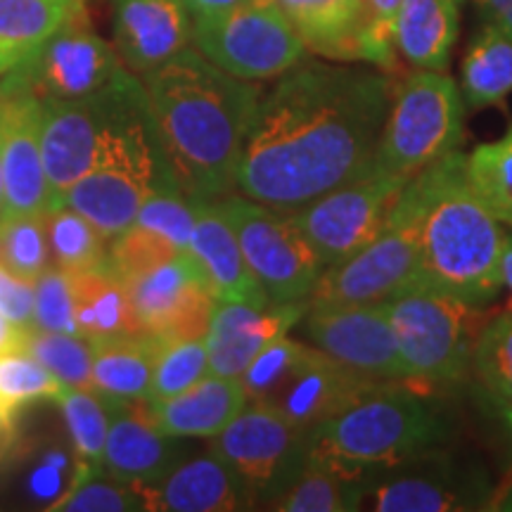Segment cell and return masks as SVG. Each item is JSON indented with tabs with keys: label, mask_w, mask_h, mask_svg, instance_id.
I'll use <instances>...</instances> for the list:
<instances>
[{
	"label": "cell",
	"mask_w": 512,
	"mask_h": 512,
	"mask_svg": "<svg viewBox=\"0 0 512 512\" xmlns=\"http://www.w3.org/2000/svg\"><path fill=\"white\" fill-rule=\"evenodd\" d=\"M392 98L375 69L302 60L259 95L235 188L297 209L351 181L373 164Z\"/></svg>",
	"instance_id": "6da1fadb"
},
{
	"label": "cell",
	"mask_w": 512,
	"mask_h": 512,
	"mask_svg": "<svg viewBox=\"0 0 512 512\" xmlns=\"http://www.w3.org/2000/svg\"><path fill=\"white\" fill-rule=\"evenodd\" d=\"M166 162L190 200L230 195L261 88L185 48L140 76Z\"/></svg>",
	"instance_id": "7a4b0ae2"
},
{
	"label": "cell",
	"mask_w": 512,
	"mask_h": 512,
	"mask_svg": "<svg viewBox=\"0 0 512 512\" xmlns=\"http://www.w3.org/2000/svg\"><path fill=\"white\" fill-rule=\"evenodd\" d=\"M41 152L53 207L76 181L98 171H131L176 183L150 98L133 72L86 98L43 105Z\"/></svg>",
	"instance_id": "3957f363"
},
{
	"label": "cell",
	"mask_w": 512,
	"mask_h": 512,
	"mask_svg": "<svg viewBox=\"0 0 512 512\" xmlns=\"http://www.w3.org/2000/svg\"><path fill=\"white\" fill-rule=\"evenodd\" d=\"M418 216L420 285L486 306L503 290L508 235L479 200L465 174V155L451 152L403 185Z\"/></svg>",
	"instance_id": "277c9868"
},
{
	"label": "cell",
	"mask_w": 512,
	"mask_h": 512,
	"mask_svg": "<svg viewBox=\"0 0 512 512\" xmlns=\"http://www.w3.org/2000/svg\"><path fill=\"white\" fill-rule=\"evenodd\" d=\"M377 382L313 430L309 463L373 484L403 463L439 451L448 422L418 382Z\"/></svg>",
	"instance_id": "5b68a950"
},
{
	"label": "cell",
	"mask_w": 512,
	"mask_h": 512,
	"mask_svg": "<svg viewBox=\"0 0 512 512\" xmlns=\"http://www.w3.org/2000/svg\"><path fill=\"white\" fill-rule=\"evenodd\" d=\"M240 380L249 401L264 403L306 430H316L377 384L313 344L287 335L268 344Z\"/></svg>",
	"instance_id": "8992f818"
},
{
	"label": "cell",
	"mask_w": 512,
	"mask_h": 512,
	"mask_svg": "<svg viewBox=\"0 0 512 512\" xmlns=\"http://www.w3.org/2000/svg\"><path fill=\"white\" fill-rule=\"evenodd\" d=\"M465 131V100L444 72L415 69L394 91L373 164L382 174L411 181L458 150Z\"/></svg>",
	"instance_id": "52a82bcc"
},
{
	"label": "cell",
	"mask_w": 512,
	"mask_h": 512,
	"mask_svg": "<svg viewBox=\"0 0 512 512\" xmlns=\"http://www.w3.org/2000/svg\"><path fill=\"white\" fill-rule=\"evenodd\" d=\"M408 380L451 384L463 380L475 354V306L415 285L384 302Z\"/></svg>",
	"instance_id": "ba28073f"
},
{
	"label": "cell",
	"mask_w": 512,
	"mask_h": 512,
	"mask_svg": "<svg viewBox=\"0 0 512 512\" xmlns=\"http://www.w3.org/2000/svg\"><path fill=\"white\" fill-rule=\"evenodd\" d=\"M415 285H420L418 216L401 190L377 238L349 259L323 268L309 309L389 302Z\"/></svg>",
	"instance_id": "9c48e42d"
},
{
	"label": "cell",
	"mask_w": 512,
	"mask_h": 512,
	"mask_svg": "<svg viewBox=\"0 0 512 512\" xmlns=\"http://www.w3.org/2000/svg\"><path fill=\"white\" fill-rule=\"evenodd\" d=\"M192 43L209 62L245 81L278 79L309 53L271 0H249L233 10L195 17Z\"/></svg>",
	"instance_id": "30bf717a"
},
{
	"label": "cell",
	"mask_w": 512,
	"mask_h": 512,
	"mask_svg": "<svg viewBox=\"0 0 512 512\" xmlns=\"http://www.w3.org/2000/svg\"><path fill=\"white\" fill-rule=\"evenodd\" d=\"M126 72L117 48L93 29L81 3L46 43L3 74V83L48 105L98 93Z\"/></svg>",
	"instance_id": "8fae6325"
},
{
	"label": "cell",
	"mask_w": 512,
	"mask_h": 512,
	"mask_svg": "<svg viewBox=\"0 0 512 512\" xmlns=\"http://www.w3.org/2000/svg\"><path fill=\"white\" fill-rule=\"evenodd\" d=\"M219 204L271 304L309 302L323 266L302 230L294 226L290 211L233 192Z\"/></svg>",
	"instance_id": "7c38bea8"
},
{
	"label": "cell",
	"mask_w": 512,
	"mask_h": 512,
	"mask_svg": "<svg viewBox=\"0 0 512 512\" xmlns=\"http://www.w3.org/2000/svg\"><path fill=\"white\" fill-rule=\"evenodd\" d=\"M313 430L287 420L259 401H247L226 430L211 437L209 451L235 470L254 503L268 505L304 472Z\"/></svg>",
	"instance_id": "4fadbf2b"
},
{
	"label": "cell",
	"mask_w": 512,
	"mask_h": 512,
	"mask_svg": "<svg viewBox=\"0 0 512 512\" xmlns=\"http://www.w3.org/2000/svg\"><path fill=\"white\" fill-rule=\"evenodd\" d=\"M406 181L370 164L351 181L290 211L320 266L328 268L361 252L384 228Z\"/></svg>",
	"instance_id": "5bb4252c"
},
{
	"label": "cell",
	"mask_w": 512,
	"mask_h": 512,
	"mask_svg": "<svg viewBox=\"0 0 512 512\" xmlns=\"http://www.w3.org/2000/svg\"><path fill=\"white\" fill-rule=\"evenodd\" d=\"M126 287L143 335L157 342L207 335L216 299L192 254H178Z\"/></svg>",
	"instance_id": "9a60e30c"
},
{
	"label": "cell",
	"mask_w": 512,
	"mask_h": 512,
	"mask_svg": "<svg viewBox=\"0 0 512 512\" xmlns=\"http://www.w3.org/2000/svg\"><path fill=\"white\" fill-rule=\"evenodd\" d=\"M304 332L313 347L370 380H408L384 302L309 309Z\"/></svg>",
	"instance_id": "2e32d148"
},
{
	"label": "cell",
	"mask_w": 512,
	"mask_h": 512,
	"mask_svg": "<svg viewBox=\"0 0 512 512\" xmlns=\"http://www.w3.org/2000/svg\"><path fill=\"white\" fill-rule=\"evenodd\" d=\"M43 102L0 81L5 214H46L53 195L41 152Z\"/></svg>",
	"instance_id": "e0dca14e"
},
{
	"label": "cell",
	"mask_w": 512,
	"mask_h": 512,
	"mask_svg": "<svg viewBox=\"0 0 512 512\" xmlns=\"http://www.w3.org/2000/svg\"><path fill=\"white\" fill-rule=\"evenodd\" d=\"M366 501L380 512H453L484 508L486 484L446 463L439 451L375 477Z\"/></svg>",
	"instance_id": "ac0fdd59"
},
{
	"label": "cell",
	"mask_w": 512,
	"mask_h": 512,
	"mask_svg": "<svg viewBox=\"0 0 512 512\" xmlns=\"http://www.w3.org/2000/svg\"><path fill=\"white\" fill-rule=\"evenodd\" d=\"M107 430L102 472L121 482L157 484L181 463L183 444L159 427L147 399H107Z\"/></svg>",
	"instance_id": "d6986e66"
},
{
	"label": "cell",
	"mask_w": 512,
	"mask_h": 512,
	"mask_svg": "<svg viewBox=\"0 0 512 512\" xmlns=\"http://www.w3.org/2000/svg\"><path fill=\"white\" fill-rule=\"evenodd\" d=\"M306 311L309 302L271 304L268 309L238 302H216L204 335L209 373L240 377L268 344L287 335L299 320H304Z\"/></svg>",
	"instance_id": "ffe728a7"
},
{
	"label": "cell",
	"mask_w": 512,
	"mask_h": 512,
	"mask_svg": "<svg viewBox=\"0 0 512 512\" xmlns=\"http://www.w3.org/2000/svg\"><path fill=\"white\" fill-rule=\"evenodd\" d=\"M185 0H114V48L133 74H147L192 41Z\"/></svg>",
	"instance_id": "44dd1931"
},
{
	"label": "cell",
	"mask_w": 512,
	"mask_h": 512,
	"mask_svg": "<svg viewBox=\"0 0 512 512\" xmlns=\"http://www.w3.org/2000/svg\"><path fill=\"white\" fill-rule=\"evenodd\" d=\"M190 254L200 266L216 302H238L256 309L271 306V299L242 254L238 235L223 214L219 200L197 204Z\"/></svg>",
	"instance_id": "7402d4cb"
},
{
	"label": "cell",
	"mask_w": 512,
	"mask_h": 512,
	"mask_svg": "<svg viewBox=\"0 0 512 512\" xmlns=\"http://www.w3.org/2000/svg\"><path fill=\"white\" fill-rule=\"evenodd\" d=\"M252 508H256L254 498L242 479L211 451L183 460L162 482L152 484V510L235 512Z\"/></svg>",
	"instance_id": "603a6c76"
},
{
	"label": "cell",
	"mask_w": 512,
	"mask_h": 512,
	"mask_svg": "<svg viewBox=\"0 0 512 512\" xmlns=\"http://www.w3.org/2000/svg\"><path fill=\"white\" fill-rule=\"evenodd\" d=\"M311 53L332 62H366L363 0H271Z\"/></svg>",
	"instance_id": "cb8c5ba5"
},
{
	"label": "cell",
	"mask_w": 512,
	"mask_h": 512,
	"mask_svg": "<svg viewBox=\"0 0 512 512\" xmlns=\"http://www.w3.org/2000/svg\"><path fill=\"white\" fill-rule=\"evenodd\" d=\"M247 392L240 377L204 375L185 392L152 403L159 427L178 439L216 437L247 406Z\"/></svg>",
	"instance_id": "d4e9b609"
},
{
	"label": "cell",
	"mask_w": 512,
	"mask_h": 512,
	"mask_svg": "<svg viewBox=\"0 0 512 512\" xmlns=\"http://www.w3.org/2000/svg\"><path fill=\"white\" fill-rule=\"evenodd\" d=\"M174 185L176 183L131 174V171H98V174H88L76 181L64 192L60 204L76 209L107 240H114L136 221L147 197L155 195L157 190L174 188Z\"/></svg>",
	"instance_id": "484cf974"
},
{
	"label": "cell",
	"mask_w": 512,
	"mask_h": 512,
	"mask_svg": "<svg viewBox=\"0 0 512 512\" xmlns=\"http://www.w3.org/2000/svg\"><path fill=\"white\" fill-rule=\"evenodd\" d=\"M460 0H403L394 24V46L415 69L446 72L458 38Z\"/></svg>",
	"instance_id": "4316f807"
},
{
	"label": "cell",
	"mask_w": 512,
	"mask_h": 512,
	"mask_svg": "<svg viewBox=\"0 0 512 512\" xmlns=\"http://www.w3.org/2000/svg\"><path fill=\"white\" fill-rule=\"evenodd\" d=\"M69 275L74 285L76 328L83 339L95 344L114 337L143 335L128 287L110 264Z\"/></svg>",
	"instance_id": "83f0119b"
},
{
	"label": "cell",
	"mask_w": 512,
	"mask_h": 512,
	"mask_svg": "<svg viewBox=\"0 0 512 512\" xmlns=\"http://www.w3.org/2000/svg\"><path fill=\"white\" fill-rule=\"evenodd\" d=\"M157 351L159 342L147 335L95 342L91 387L105 399H147Z\"/></svg>",
	"instance_id": "f1b7e54d"
},
{
	"label": "cell",
	"mask_w": 512,
	"mask_h": 512,
	"mask_svg": "<svg viewBox=\"0 0 512 512\" xmlns=\"http://www.w3.org/2000/svg\"><path fill=\"white\" fill-rule=\"evenodd\" d=\"M86 0H0V74L46 43Z\"/></svg>",
	"instance_id": "f546056e"
},
{
	"label": "cell",
	"mask_w": 512,
	"mask_h": 512,
	"mask_svg": "<svg viewBox=\"0 0 512 512\" xmlns=\"http://www.w3.org/2000/svg\"><path fill=\"white\" fill-rule=\"evenodd\" d=\"M460 93L465 107H496L512 93V38L486 27L472 38L460 69Z\"/></svg>",
	"instance_id": "4dcf8cb0"
},
{
	"label": "cell",
	"mask_w": 512,
	"mask_h": 512,
	"mask_svg": "<svg viewBox=\"0 0 512 512\" xmlns=\"http://www.w3.org/2000/svg\"><path fill=\"white\" fill-rule=\"evenodd\" d=\"M370 484L344 477L330 467L306 463L304 472L266 505L280 512H349L366 501Z\"/></svg>",
	"instance_id": "1f68e13d"
},
{
	"label": "cell",
	"mask_w": 512,
	"mask_h": 512,
	"mask_svg": "<svg viewBox=\"0 0 512 512\" xmlns=\"http://www.w3.org/2000/svg\"><path fill=\"white\" fill-rule=\"evenodd\" d=\"M55 401L67 427L69 444L74 446L81 465L91 477L105 475L102 460H105L107 430H110L105 396L88 387H62Z\"/></svg>",
	"instance_id": "d6a6232c"
},
{
	"label": "cell",
	"mask_w": 512,
	"mask_h": 512,
	"mask_svg": "<svg viewBox=\"0 0 512 512\" xmlns=\"http://www.w3.org/2000/svg\"><path fill=\"white\" fill-rule=\"evenodd\" d=\"M50 261L67 273L91 271L107 264L110 240L79 211L57 204L46 211Z\"/></svg>",
	"instance_id": "836d02e7"
},
{
	"label": "cell",
	"mask_w": 512,
	"mask_h": 512,
	"mask_svg": "<svg viewBox=\"0 0 512 512\" xmlns=\"http://www.w3.org/2000/svg\"><path fill=\"white\" fill-rule=\"evenodd\" d=\"M472 368L512 427V311L498 313L479 328Z\"/></svg>",
	"instance_id": "e575fe53"
},
{
	"label": "cell",
	"mask_w": 512,
	"mask_h": 512,
	"mask_svg": "<svg viewBox=\"0 0 512 512\" xmlns=\"http://www.w3.org/2000/svg\"><path fill=\"white\" fill-rule=\"evenodd\" d=\"M465 174L477 197L501 223L512 226V128L465 157Z\"/></svg>",
	"instance_id": "d590c367"
},
{
	"label": "cell",
	"mask_w": 512,
	"mask_h": 512,
	"mask_svg": "<svg viewBox=\"0 0 512 512\" xmlns=\"http://www.w3.org/2000/svg\"><path fill=\"white\" fill-rule=\"evenodd\" d=\"M91 477L81 465L74 446H43L31 451L24 467V491L34 503H41V510L60 501L64 494L74 489L81 479Z\"/></svg>",
	"instance_id": "8d00e7d4"
},
{
	"label": "cell",
	"mask_w": 512,
	"mask_h": 512,
	"mask_svg": "<svg viewBox=\"0 0 512 512\" xmlns=\"http://www.w3.org/2000/svg\"><path fill=\"white\" fill-rule=\"evenodd\" d=\"M152 510V484L86 477L46 512H143Z\"/></svg>",
	"instance_id": "74e56055"
},
{
	"label": "cell",
	"mask_w": 512,
	"mask_h": 512,
	"mask_svg": "<svg viewBox=\"0 0 512 512\" xmlns=\"http://www.w3.org/2000/svg\"><path fill=\"white\" fill-rule=\"evenodd\" d=\"M0 261L27 280H36L53 264L46 214L0 216Z\"/></svg>",
	"instance_id": "f35d334b"
},
{
	"label": "cell",
	"mask_w": 512,
	"mask_h": 512,
	"mask_svg": "<svg viewBox=\"0 0 512 512\" xmlns=\"http://www.w3.org/2000/svg\"><path fill=\"white\" fill-rule=\"evenodd\" d=\"M204 375H209V354L204 337L159 342L147 401L159 403L171 399L200 382Z\"/></svg>",
	"instance_id": "ab89813d"
},
{
	"label": "cell",
	"mask_w": 512,
	"mask_h": 512,
	"mask_svg": "<svg viewBox=\"0 0 512 512\" xmlns=\"http://www.w3.org/2000/svg\"><path fill=\"white\" fill-rule=\"evenodd\" d=\"M24 351L46 366L64 387H91L93 344L81 335L29 330Z\"/></svg>",
	"instance_id": "60d3db41"
},
{
	"label": "cell",
	"mask_w": 512,
	"mask_h": 512,
	"mask_svg": "<svg viewBox=\"0 0 512 512\" xmlns=\"http://www.w3.org/2000/svg\"><path fill=\"white\" fill-rule=\"evenodd\" d=\"M64 384L36 361L29 351L0 354V403L12 413L36 401H55Z\"/></svg>",
	"instance_id": "b9f144b4"
},
{
	"label": "cell",
	"mask_w": 512,
	"mask_h": 512,
	"mask_svg": "<svg viewBox=\"0 0 512 512\" xmlns=\"http://www.w3.org/2000/svg\"><path fill=\"white\" fill-rule=\"evenodd\" d=\"M197 204L200 202L190 200L178 185L157 190L155 195L147 197L133 223L147 228L159 238L169 240L181 252H190V238L197 221Z\"/></svg>",
	"instance_id": "7bdbcfd3"
},
{
	"label": "cell",
	"mask_w": 512,
	"mask_h": 512,
	"mask_svg": "<svg viewBox=\"0 0 512 512\" xmlns=\"http://www.w3.org/2000/svg\"><path fill=\"white\" fill-rule=\"evenodd\" d=\"M178 254L190 252H181L169 240L159 238V235L150 233V230L138 226V223H131L124 233L110 240L107 264L126 283V280L136 278V275L150 271V268L164 264V261L174 259Z\"/></svg>",
	"instance_id": "ee69618b"
},
{
	"label": "cell",
	"mask_w": 512,
	"mask_h": 512,
	"mask_svg": "<svg viewBox=\"0 0 512 512\" xmlns=\"http://www.w3.org/2000/svg\"><path fill=\"white\" fill-rule=\"evenodd\" d=\"M31 330L79 335L72 275L55 264H50L34 280V328Z\"/></svg>",
	"instance_id": "f6af8a7d"
},
{
	"label": "cell",
	"mask_w": 512,
	"mask_h": 512,
	"mask_svg": "<svg viewBox=\"0 0 512 512\" xmlns=\"http://www.w3.org/2000/svg\"><path fill=\"white\" fill-rule=\"evenodd\" d=\"M403 0H363L366 8V46L368 64L392 69L394 67V24Z\"/></svg>",
	"instance_id": "bcb514c9"
},
{
	"label": "cell",
	"mask_w": 512,
	"mask_h": 512,
	"mask_svg": "<svg viewBox=\"0 0 512 512\" xmlns=\"http://www.w3.org/2000/svg\"><path fill=\"white\" fill-rule=\"evenodd\" d=\"M0 313L19 328H34V280L22 278L0 261Z\"/></svg>",
	"instance_id": "7dc6e473"
},
{
	"label": "cell",
	"mask_w": 512,
	"mask_h": 512,
	"mask_svg": "<svg viewBox=\"0 0 512 512\" xmlns=\"http://www.w3.org/2000/svg\"><path fill=\"white\" fill-rule=\"evenodd\" d=\"M486 27H494L512 38V0H477Z\"/></svg>",
	"instance_id": "c3c4849f"
},
{
	"label": "cell",
	"mask_w": 512,
	"mask_h": 512,
	"mask_svg": "<svg viewBox=\"0 0 512 512\" xmlns=\"http://www.w3.org/2000/svg\"><path fill=\"white\" fill-rule=\"evenodd\" d=\"M27 337H29V330L19 328V325L12 323L0 313V354H8V351H15V349H24V344H27Z\"/></svg>",
	"instance_id": "681fc988"
},
{
	"label": "cell",
	"mask_w": 512,
	"mask_h": 512,
	"mask_svg": "<svg viewBox=\"0 0 512 512\" xmlns=\"http://www.w3.org/2000/svg\"><path fill=\"white\" fill-rule=\"evenodd\" d=\"M15 444H17V413L8 411V408L0 403V458L8 456Z\"/></svg>",
	"instance_id": "f907efd6"
},
{
	"label": "cell",
	"mask_w": 512,
	"mask_h": 512,
	"mask_svg": "<svg viewBox=\"0 0 512 512\" xmlns=\"http://www.w3.org/2000/svg\"><path fill=\"white\" fill-rule=\"evenodd\" d=\"M249 0H185L192 17L200 15H214V12H226L238 8V5H245Z\"/></svg>",
	"instance_id": "816d5d0a"
},
{
	"label": "cell",
	"mask_w": 512,
	"mask_h": 512,
	"mask_svg": "<svg viewBox=\"0 0 512 512\" xmlns=\"http://www.w3.org/2000/svg\"><path fill=\"white\" fill-rule=\"evenodd\" d=\"M503 287H508L512 294V238H508L503 252Z\"/></svg>",
	"instance_id": "f5cc1de1"
},
{
	"label": "cell",
	"mask_w": 512,
	"mask_h": 512,
	"mask_svg": "<svg viewBox=\"0 0 512 512\" xmlns=\"http://www.w3.org/2000/svg\"><path fill=\"white\" fill-rule=\"evenodd\" d=\"M5 214V181H3V128H0V216Z\"/></svg>",
	"instance_id": "db71d44e"
}]
</instances>
